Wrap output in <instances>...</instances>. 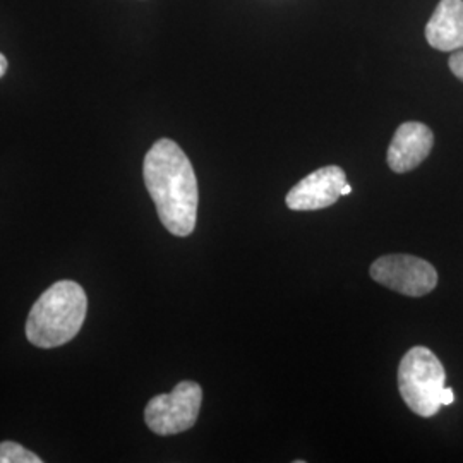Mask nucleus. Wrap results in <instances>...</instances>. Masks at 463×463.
Returning a JSON list of instances; mask_svg holds the SVG:
<instances>
[{
	"label": "nucleus",
	"mask_w": 463,
	"mask_h": 463,
	"mask_svg": "<svg viewBox=\"0 0 463 463\" xmlns=\"http://www.w3.org/2000/svg\"><path fill=\"white\" fill-rule=\"evenodd\" d=\"M43 460L33 451L14 441L0 443V463H42Z\"/></svg>",
	"instance_id": "9"
},
{
	"label": "nucleus",
	"mask_w": 463,
	"mask_h": 463,
	"mask_svg": "<svg viewBox=\"0 0 463 463\" xmlns=\"http://www.w3.org/2000/svg\"><path fill=\"white\" fill-rule=\"evenodd\" d=\"M7 67H9V62H7L5 55L0 53V78H4V74L7 72Z\"/></svg>",
	"instance_id": "12"
},
{
	"label": "nucleus",
	"mask_w": 463,
	"mask_h": 463,
	"mask_svg": "<svg viewBox=\"0 0 463 463\" xmlns=\"http://www.w3.org/2000/svg\"><path fill=\"white\" fill-rule=\"evenodd\" d=\"M345 184L347 175L340 166H323L296 184L288 191L285 203L294 212L325 210L342 198Z\"/></svg>",
	"instance_id": "6"
},
{
	"label": "nucleus",
	"mask_w": 463,
	"mask_h": 463,
	"mask_svg": "<svg viewBox=\"0 0 463 463\" xmlns=\"http://www.w3.org/2000/svg\"><path fill=\"white\" fill-rule=\"evenodd\" d=\"M453 402H455V393H453V390L445 388V390H443V395H441V403H443V405H451Z\"/></svg>",
	"instance_id": "11"
},
{
	"label": "nucleus",
	"mask_w": 463,
	"mask_h": 463,
	"mask_svg": "<svg viewBox=\"0 0 463 463\" xmlns=\"http://www.w3.org/2000/svg\"><path fill=\"white\" fill-rule=\"evenodd\" d=\"M426 38L432 49L441 52L463 49V0H439L426 26Z\"/></svg>",
	"instance_id": "8"
},
{
	"label": "nucleus",
	"mask_w": 463,
	"mask_h": 463,
	"mask_svg": "<svg viewBox=\"0 0 463 463\" xmlns=\"http://www.w3.org/2000/svg\"><path fill=\"white\" fill-rule=\"evenodd\" d=\"M86 311L83 287L72 280L57 281L34 302L26 319V336L34 347L66 345L83 328Z\"/></svg>",
	"instance_id": "2"
},
{
	"label": "nucleus",
	"mask_w": 463,
	"mask_h": 463,
	"mask_svg": "<svg viewBox=\"0 0 463 463\" xmlns=\"http://www.w3.org/2000/svg\"><path fill=\"white\" fill-rule=\"evenodd\" d=\"M350 193H352V187H350L348 184H345V185H344V189H342V196H348Z\"/></svg>",
	"instance_id": "13"
},
{
	"label": "nucleus",
	"mask_w": 463,
	"mask_h": 463,
	"mask_svg": "<svg viewBox=\"0 0 463 463\" xmlns=\"http://www.w3.org/2000/svg\"><path fill=\"white\" fill-rule=\"evenodd\" d=\"M448 66H449V71L453 72V76L463 83V50L453 52V55L448 61Z\"/></svg>",
	"instance_id": "10"
},
{
	"label": "nucleus",
	"mask_w": 463,
	"mask_h": 463,
	"mask_svg": "<svg viewBox=\"0 0 463 463\" xmlns=\"http://www.w3.org/2000/svg\"><path fill=\"white\" fill-rule=\"evenodd\" d=\"M445 380V367L428 347H412L400 361V395L419 417H432L439 412Z\"/></svg>",
	"instance_id": "3"
},
{
	"label": "nucleus",
	"mask_w": 463,
	"mask_h": 463,
	"mask_svg": "<svg viewBox=\"0 0 463 463\" xmlns=\"http://www.w3.org/2000/svg\"><path fill=\"white\" fill-rule=\"evenodd\" d=\"M434 146V134L422 122H405L395 131L388 148V165L395 174H407L420 165Z\"/></svg>",
	"instance_id": "7"
},
{
	"label": "nucleus",
	"mask_w": 463,
	"mask_h": 463,
	"mask_svg": "<svg viewBox=\"0 0 463 463\" xmlns=\"http://www.w3.org/2000/svg\"><path fill=\"white\" fill-rule=\"evenodd\" d=\"M143 177L166 231L191 235L198 220V179L183 148L166 137L156 141L145 156Z\"/></svg>",
	"instance_id": "1"
},
{
	"label": "nucleus",
	"mask_w": 463,
	"mask_h": 463,
	"mask_svg": "<svg viewBox=\"0 0 463 463\" xmlns=\"http://www.w3.org/2000/svg\"><path fill=\"white\" fill-rule=\"evenodd\" d=\"M203 390L194 381L179 383L172 393L151 398L145 409V422L158 436H174L191 430L198 420Z\"/></svg>",
	"instance_id": "4"
},
{
	"label": "nucleus",
	"mask_w": 463,
	"mask_h": 463,
	"mask_svg": "<svg viewBox=\"0 0 463 463\" xmlns=\"http://www.w3.org/2000/svg\"><path fill=\"white\" fill-rule=\"evenodd\" d=\"M371 279L407 298H422L438 285V271L430 261L412 254H386L369 268Z\"/></svg>",
	"instance_id": "5"
}]
</instances>
